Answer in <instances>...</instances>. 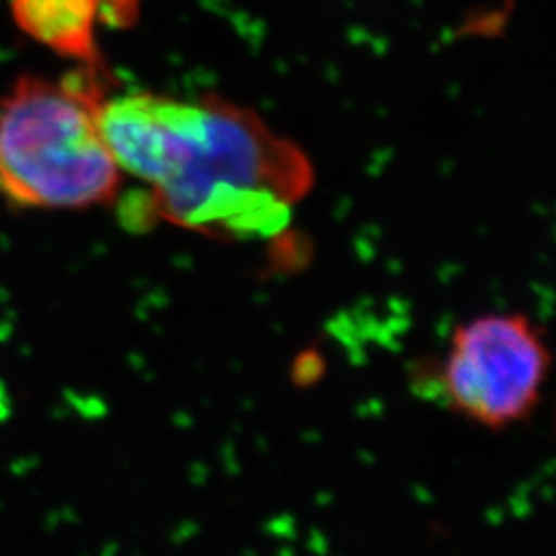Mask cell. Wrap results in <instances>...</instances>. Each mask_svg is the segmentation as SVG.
I'll return each mask as SVG.
<instances>
[{
	"instance_id": "obj_1",
	"label": "cell",
	"mask_w": 556,
	"mask_h": 556,
	"mask_svg": "<svg viewBox=\"0 0 556 556\" xmlns=\"http://www.w3.org/2000/svg\"><path fill=\"white\" fill-rule=\"evenodd\" d=\"M312 181V163L293 140L278 137L256 112L206 96L149 204L161 219L206 238L273 239Z\"/></svg>"
},
{
	"instance_id": "obj_2",
	"label": "cell",
	"mask_w": 556,
	"mask_h": 556,
	"mask_svg": "<svg viewBox=\"0 0 556 556\" xmlns=\"http://www.w3.org/2000/svg\"><path fill=\"white\" fill-rule=\"evenodd\" d=\"M98 66L77 79L21 77L0 101V197L34 208H87L116 197L100 130Z\"/></svg>"
},
{
	"instance_id": "obj_3",
	"label": "cell",
	"mask_w": 556,
	"mask_h": 556,
	"mask_svg": "<svg viewBox=\"0 0 556 556\" xmlns=\"http://www.w3.org/2000/svg\"><path fill=\"white\" fill-rule=\"evenodd\" d=\"M551 371V351L523 314H486L457 326L443 363V394L457 415L501 431L530 417Z\"/></svg>"
},
{
	"instance_id": "obj_4",
	"label": "cell",
	"mask_w": 556,
	"mask_h": 556,
	"mask_svg": "<svg viewBox=\"0 0 556 556\" xmlns=\"http://www.w3.org/2000/svg\"><path fill=\"white\" fill-rule=\"evenodd\" d=\"M11 11L31 40L64 59L100 66L96 23L101 0H11Z\"/></svg>"
},
{
	"instance_id": "obj_5",
	"label": "cell",
	"mask_w": 556,
	"mask_h": 556,
	"mask_svg": "<svg viewBox=\"0 0 556 556\" xmlns=\"http://www.w3.org/2000/svg\"><path fill=\"white\" fill-rule=\"evenodd\" d=\"M137 11V0H101V15L108 21L126 23Z\"/></svg>"
}]
</instances>
